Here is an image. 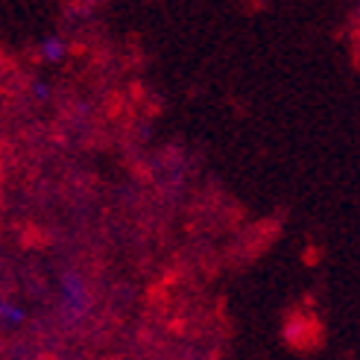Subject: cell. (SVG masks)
Segmentation results:
<instances>
[{
  "mask_svg": "<svg viewBox=\"0 0 360 360\" xmlns=\"http://www.w3.org/2000/svg\"><path fill=\"white\" fill-rule=\"evenodd\" d=\"M68 53V44L59 39V35H50V39L41 41V59L44 62H62Z\"/></svg>",
  "mask_w": 360,
  "mask_h": 360,
  "instance_id": "2",
  "label": "cell"
},
{
  "mask_svg": "<svg viewBox=\"0 0 360 360\" xmlns=\"http://www.w3.org/2000/svg\"><path fill=\"white\" fill-rule=\"evenodd\" d=\"M88 302H91V296H88V287H85L82 276L68 273L62 278V308L68 314H74V316H82L85 308H88Z\"/></svg>",
  "mask_w": 360,
  "mask_h": 360,
  "instance_id": "1",
  "label": "cell"
},
{
  "mask_svg": "<svg viewBox=\"0 0 360 360\" xmlns=\"http://www.w3.org/2000/svg\"><path fill=\"white\" fill-rule=\"evenodd\" d=\"M24 311L18 308V304H6V302H0V322H4V326H21L24 322Z\"/></svg>",
  "mask_w": 360,
  "mask_h": 360,
  "instance_id": "3",
  "label": "cell"
},
{
  "mask_svg": "<svg viewBox=\"0 0 360 360\" xmlns=\"http://www.w3.org/2000/svg\"><path fill=\"white\" fill-rule=\"evenodd\" d=\"M32 94H35V97H47V94H50V88L39 82V85H35V88H32Z\"/></svg>",
  "mask_w": 360,
  "mask_h": 360,
  "instance_id": "4",
  "label": "cell"
}]
</instances>
